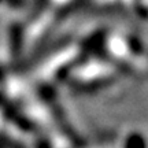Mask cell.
Listing matches in <instances>:
<instances>
[{
    "label": "cell",
    "mask_w": 148,
    "mask_h": 148,
    "mask_svg": "<svg viewBox=\"0 0 148 148\" xmlns=\"http://www.w3.org/2000/svg\"><path fill=\"white\" fill-rule=\"evenodd\" d=\"M123 148H147V143L140 133H130L125 138Z\"/></svg>",
    "instance_id": "1"
}]
</instances>
